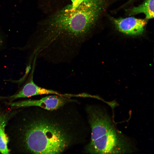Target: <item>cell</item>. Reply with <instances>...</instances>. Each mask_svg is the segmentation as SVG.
<instances>
[{
    "label": "cell",
    "mask_w": 154,
    "mask_h": 154,
    "mask_svg": "<svg viewBox=\"0 0 154 154\" xmlns=\"http://www.w3.org/2000/svg\"><path fill=\"white\" fill-rule=\"evenodd\" d=\"M91 129L90 141L86 151L91 154H124L133 152L132 144L116 128L106 111L99 107L86 108Z\"/></svg>",
    "instance_id": "3957f363"
},
{
    "label": "cell",
    "mask_w": 154,
    "mask_h": 154,
    "mask_svg": "<svg viewBox=\"0 0 154 154\" xmlns=\"http://www.w3.org/2000/svg\"><path fill=\"white\" fill-rule=\"evenodd\" d=\"M99 0L101 2V1H103L105 0Z\"/></svg>",
    "instance_id": "7c38bea8"
},
{
    "label": "cell",
    "mask_w": 154,
    "mask_h": 154,
    "mask_svg": "<svg viewBox=\"0 0 154 154\" xmlns=\"http://www.w3.org/2000/svg\"><path fill=\"white\" fill-rule=\"evenodd\" d=\"M47 22L37 50L45 59L66 63L78 54L101 9L99 0H72Z\"/></svg>",
    "instance_id": "7a4b0ae2"
},
{
    "label": "cell",
    "mask_w": 154,
    "mask_h": 154,
    "mask_svg": "<svg viewBox=\"0 0 154 154\" xmlns=\"http://www.w3.org/2000/svg\"><path fill=\"white\" fill-rule=\"evenodd\" d=\"M129 15L143 13L145 15V19L154 17V0H145L141 4L129 10Z\"/></svg>",
    "instance_id": "52a82bcc"
},
{
    "label": "cell",
    "mask_w": 154,
    "mask_h": 154,
    "mask_svg": "<svg viewBox=\"0 0 154 154\" xmlns=\"http://www.w3.org/2000/svg\"><path fill=\"white\" fill-rule=\"evenodd\" d=\"M112 21L120 32L127 35L137 36L141 35L144 31L147 19L131 17L125 18H112Z\"/></svg>",
    "instance_id": "5b68a950"
},
{
    "label": "cell",
    "mask_w": 154,
    "mask_h": 154,
    "mask_svg": "<svg viewBox=\"0 0 154 154\" xmlns=\"http://www.w3.org/2000/svg\"><path fill=\"white\" fill-rule=\"evenodd\" d=\"M2 41L1 38L0 37V47L1 46L2 44Z\"/></svg>",
    "instance_id": "30bf717a"
},
{
    "label": "cell",
    "mask_w": 154,
    "mask_h": 154,
    "mask_svg": "<svg viewBox=\"0 0 154 154\" xmlns=\"http://www.w3.org/2000/svg\"><path fill=\"white\" fill-rule=\"evenodd\" d=\"M3 125L0 128V152L2 154L9 153L7 145L9 139L5 132V127Z\"/></svg>",
    "instance_id": "ba28073f"
},
{
    "label": "cell",
    "mask_w": 154,
    "mask_h": 154,
    "mask_svg": "<svg viewBox=\"0 0 154 154\" xmlns=\"http://www.w3.org/2000/svg\"><path fill=\"white\" fill-rule=\"evenodd\" d=\"M7 120L6 115L0 111V128L3 126L6 125Z\"/></svg>",
    "instance_id": "9c48e42d"
},
{
    "label": "cell",
    "mask_w": 154,
    "mask_h": 154,
    "mask_svg": "<svg viewBox=\"0 0 154 154\" xmlns=\"http://www.w3.org/2000/svg\"><path fill=\"white\" fill-rule=\"evenodd\" d=\"M44 94H53L68 97L69 94H63L54 90L40 87L36 85L33 80L27 83L21 90L17 94L10 96L13 99L19 98L29 97L32 96Z\"/></svg>",
    "instance_id": "8992f818"
},
{
    "label": "cell",
    "mask_w": 154,
    "mask_h": 154,
    "mask_svg": "<svg viewBox=\"0 0 154 154\" xmlns=\"http://www.w3.org/2000/svg\"><path fill=\"white\" fill-rule=\"evenodd\" d=\"M68 97L54 95L47 96L38 100H26L12 102L10 105L16 107L36 106L43 109L52 110L58 109L72 102Z\"/></svg>",
    "instance_id": "277c9868"
},
{
    "label": "cell",
    "mask_w": 154,
    "mask_h": 154,
    "mask_svg": "<svg viewBox=\"0 0 154 154\" xmlns=\"http://www.w3.org/2000/svg\"><path fill=\"white\" fill-rule=\"evenodd\" d=\"M65 105L52 110L36 106L22 110L11 130L12 142L17 151L60 154L79 143L83 132L82 124L72 112L65 108Z\"/></svg>",
    "instance_id": "6da1fadb"
},
{
    "label": "cell",
    "mask_w": 154,
    "mask_h": 154,
    "mask_svg": "<svg viewBox=\"0 0 154 154\" xmlns=\"http://www.w3.org/2000/svg\"><path fill=\"white\" fill-rule=\"evenodd\" d=\"M133 0H129V1L128 2V3H129L130 2H131V1H133Z\"/></svg>",
    "instance_id": "8fae6325"
}]
</instances>
